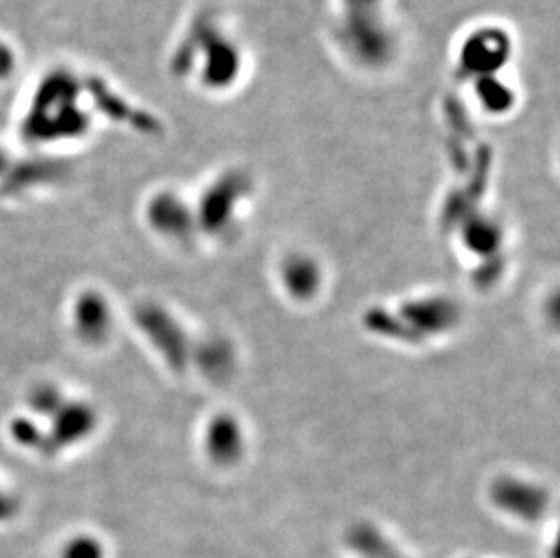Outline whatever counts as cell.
I'll use <instances>...</instances> for the list:
<instances>
[{"mask_svg": "<svg viewBox=\"0 0 560 558\" xmlns=\"http://www.w3.org/2000/svg\"><path fill=\"white\" fill-rule=\"evenodd\" d=\"M71 71H51L37 84L22 118L24 135L35 142H62L80 138L89 127V113L82 106L84 87Z\"/></svg>", "mask_w": 560, "mask_h": 558, "instance_id": "1", "label": "cell"}, {"mask_svg": "<svg viewBox=\"0 0 560 558\" xmlns=\"http://www.w3.org/2000/svg\"><path fill=\"white\" fill-rule=\"evenodd\" d=\"M78 327L82 328L84 336H102L107 330L106 307L100 299H84L77 308Z\"/></svg>", "mask_w": 560, "mask_h": 558, "instance_id": "2", "label": "cell"}, {"mask_svg": "<svg viewBox=\"0 0 560 558\" xmlns=\"http://www.w3.org/2000/svg\"><path fill=\"white\" fill-rule=\"evenodd\" d=\"M62 558H104L100 544L93 539H73L62 551Z\"/></svg>", "mask_w": 560, "mask_h": 558, "instance_id": "3", "label": "cell"}, {"mask_svg": "<svg viewBox=\"0 0 560 558\" xmlns=\"http://www.w3.org/2000/svg\"><path fill=\"white\" fill-rule=\"evenodd\" d=\"M15 66H17V58H15L13 48L6 40L0 39V80L11 77Z\"/></svg>", "mask_w": 560, "mask_h": 558, "instance_id": "4", "label": "cell"}, {"mask_svg": "<svg viewBox=\"0 0 560 558\" xmlns=\"http://www.w3.org/2000/svg\"><path fill=\"white\" fill-rule=\"evenodd\" d=\"M6 164H8V156H6V153H4V149L0 147V173L4 171V167H6Z\"/></svg>", "mask_w": 560, "mask_h": 558, "instance_id": "5", "label": "cell"}]
</instances>
